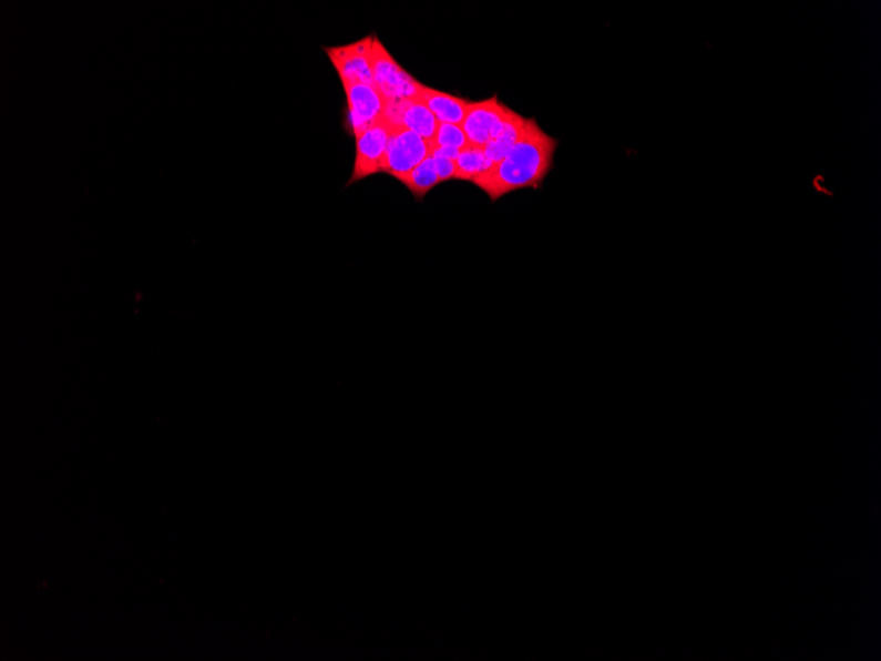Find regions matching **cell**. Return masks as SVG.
<instances>
[{
  "label": "cell",
  "instance_id": "cell-13",
  "mask_svg": "<svg viewBox=\"0 0 881 661\" xmlns=\"http://www.w3.org/2000/svg\"><path fill=\"white\" fill-rule=\"evenodd\" d=\"M432 148H447L462 151L469 148L467 134L457 124L440 123L433 139Z\"/></svg>",
  "mask_w": 881,
  "mask_h": 661
},
{
  "label": "cell",
  "instance_id": "cell-5",
  "mask_svg": "<svg viewBox=\"0 0 881 661\" xmlns=\"http://www.w3.org/2000/svg\"><path fill=\"white\" fill-rule=\"evenodd\" d=\"M372 41L373 34L349 45L325 48V52L341 77L344 88L354 83L375 87L371 67Z\"/></svg>",
  "mask_w": 881,
  "mask_h": 661
},
{
  "label": "cell",
  "instance_id": "cell-9",
  "mask_svg": "<svg viewBox=\"0 0 881 661\" xmlns=\"http://www.w3.org/2000/svg\"><path fill=\"white\" fill-rule=\"evenodd\" d=\"M419 101L432 111L437 121L457 124V126H462L471 103L468 100L460 99V96L439 92V90L426 85L421 88Z\"/></svg>",
  "mask_w": 881,
  "mask_h": 661
},
{
  "label": "cell",
  "instance_id": "cell-8",
  "mask_svg": "<svg viewBox=\"0 0 881 661\" xmlns=\"http://www.w3.org/2000/svg\"><path fill=\"white\" fill-rule=\"evenodd\" d=\"M345 93L348 95L351 131L358 139L383 116L386 100L377 88L363 83L345 87Z\"/></svg>",
  "mask_w": 881,
  "mask_h": 661
},
{
  "label": "cell",
  "instance_id": "cell-11",
  "mask_svg": "<svg viewBox=\"0 0 881 661\" xmlns=\"http://www.w3.org/2000/svg\"><path fill=\"white\" fill-rule=\"evenodd\" d=\"M494 164L485 156L484 149L469 145L460 152L455 160V180L474 181L488 175Z\"/></svg>",
  "mask_w": 881,
  "mask_h": 661
},
{
  "label": "cell",
  "instance_id": "cell-7",
  "mask_svg": "<svg viewBox=\"0 0 881 661\" xmlns=\"http://www.w3.org/2000/svg\"><path fill=\"white\" fill-rule=\"evenodd\" d=\"M381 118L392 129L404 128L411 130L430 144H432L440 124L432 111L419 100L387 101L385 113Z\"/></svg>",
  "mask_w": 881,
  "mask_h": 661
},
{
  "label": "cell",
  "instance_id": "cell-10",
  "mask_svg": "<svg viewBox=\"0 0 881 661\" xmlns=\"http://www.w3.org/2000/svg\"><path fill=\"white\" fill-rule=\"evenodd\" d=\"M525 122V118L519 115L513 110L511 111L509 121L505 123L501 135L484 148L485 156H488L492 164L496 165L501 163L502 160L509 155L510 151L515 148L520 136L523 134Z\"/></svg>",
  "mask_w": 881,
  "mask_h": 661
},
{
  "label": "cell",
  "instance_id": "cell-12",
  "mask_svg": "<svg viewBox=\"0 0 881 661\" xmlns=\"http://www.w3.org/2000/svg\"><path fill=\"white\" fill-rule=\"evenodd\" d=\"M400 183L408 187V191L413 194L416 200L421 201L424 199L433 187L441 184L433 157L428 156L409 175L400 180Z\"/></svg>",
  "mask_w": 881,
  "mask_h": 661
},
{
  "label": "cell",
  "instance_id": "cell-14",
  "mask_svg": "<svg viewBox=\"0 0 881 661\" xmlns=\"http://www.w3.org/2000/svg\"><path fill=\"white\" fill-rule=\"evenodd\" d=\"M461 151L447 148H432L430 156L433 157L437 173L441 183L449 180H455V160Z\"/></svg>",
  "mask_w": 881,
  "mask_h": 661
},
{
  "label": "cell",
  "instance_id": "cell-4",
  "mask_svg": "<svg viewBox=\"0 0 881 661\" xmlns=\"http://www.w3.org/2000/svg\"><path fill=\"white\" fill-rule=\"evenodd\" d=\"M511 109L498 101V96L492 99L471 102L468 114L464 116L462 129L467 134L470 145L484 149L490 142L494 141L503 131L511 115Z\"/></svg>",
  "mask_w": 881,
  "mask_h": 661
},
{
  "label": "cell",
  "instance_id": "cell-2",
  "mask_svg": "<svg viewBox=\"0 0 881 661\" xmlns=\"http://www.w3.org/2000/svg\"><path fill=\"white\" fill-rule=\"evenodd\" d=\"M371 67L375 87L386 102L419 100L422 83L399 65L377 37L372 41Z\"/></svg>",
  "mask_w": 881,
  "mask_h": 661
},
{
  "label": "cell",
  "instance_id": "cell-3",
  "mask_svg": "<svg viewBox=\"0 0 881 661\" xmlns=\"http://www.w3.org/2000/svg\"><path fill=\"white\" fill-rule=\"evenodd\" d=\"M430 152L432 145L413 131L404 128L392 129L380 173H387L400 181L424 162Z\"/></svg>",
  "mask_w": 881,
  "mask_h": 661
},
{
  "label": "cell",
  "instance_id": "cell-6",
  "mask_svg": "<svg viewBox=\"0 0 881 661\" xmlns=\"http://www.w3.org/2000/svg\"><path fill=\"white\" fill-rule=\"evenodd\" d=\"M392 128L380 118L365 134L357 139L356 163L348 185L357 181L380 173L388 142H390Z\"/></svg>",
  "mask_w": 881,
  "mask_h": 661
},
{
  "label": "cell",
  "instance_id": "cell-1",
  "mask_svg": "<svg viewBox=\"0 0 881 661\" xmlns=\"http://www.w3.org/2000/svg\"><path fill=\"white\" fill-rule=\"evenodd\" d=\"M557 145L556 139L545 134L536 120H526L515 148L488 175L474 181V185L481 187L492 203L505 194L539 187L552 170Z\"/></svg>",
  "mask_w": 881,
  "mask_h": 661
}]
</instances>
